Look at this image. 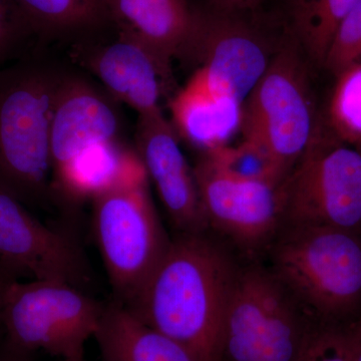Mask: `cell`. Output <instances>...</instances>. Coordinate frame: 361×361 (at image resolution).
Instances as JSON below:
<instances>
[{
    "label": "cell",
    "instance_id": "cell-19",
    "mask_svg": "<svg viewBox=\"0 0 361 361\" xmlns=\"http://www.w3.org/2000/svg\"><path fill=\"white\" fill-rule=\"evenodd\" d=\"M329 104V121L341 141L361 144V61L336 75Z\"/></svg>",
    "mask_w": 361,
    "mask_h": 361
},
{
    "label": "cell",
    "instance_id": "cell-24",
    "mask_svg": "<svg viewBox=\"0 0 361 361\" xmlns=\"http://www.w3.org/2000/svg\"><path fill=\"white\" fill-rule=\"evenodd\" d=\"M208 6L224 13H255L268 0H207Z\"/></svg>",
    "mask_w": 361,
    "mask_h": 361
},
{
    "label": "cell",
    "instance_id": "cell-3",
    "mask_svg": "<svg viewBox=\"0 0 361 361\" xmlns=\"http://www.w3.org/2000/svg\"><path fill=\"white\" fill-rule=\"evenodd\" d=\"M266 252L267 267L316 324L339 326L361 315V237L281 226Z\"/></svg>",
    "mask_w": 361,
    "mask_h": 361
},
{
    "label": "cell",
    "instance_id": "cell-27",
    "mask_svg": "<svg viewBox=\"0 0 361 361\" xmlns=\"http://www.w3.org/2000/svg\"><path fill=\"white\" fill-rule=\"evenodd\" d=\"M0 361H30V355L18 353L6 346V350L0 353Z\"/></svg>",
    "mask_w": 361,
    "mask_h": 361
},
{
    "label": "cell",
    "instance_id": "cell-23",
    "mask_svg": "<svg viewBox=\"0 0 361 361\" xmlns=\"http://www.w3.org/2000/svg\"><path fill=\"white\" fill-rule=\"evenodd\" d=\"M298 361H350L348 339L341 325H317Z\"/></svg>",
    "mask_w": 361,
    "mask_h": 361
},
{
    "label": "cell",
    "instance_id": "cell-20",
    "mask_svg": "<svg viewBox=\"0 0 361 361\" xmlns=\"http://www.w3.org/2000/svg\"><path fill=\"white\" fill-rule=\"evenodd\" d=\"M232 174L246 179L265 180L280 185L283 180L271 157L255 142L243 139L237 146L229 144L204 149Z\"/></svg>",
    "mask_w": 361,
    "mask_h": 361
},
{
    "label": "cell",
    "instance_id": "cell-7",
    "mask_svg": "<svg viewBox=\"0 0 361 361\" xmlns=\"http://www.w3.org/2000/svg\"><path fill=\"white\" fill-rule=\"evenodd\" d=\"M106 306L66 282L16 279L4 293L0 323L6 345L18 353L44 350L61 360L82 357Z\"/></svg>",
    "mask_w": 361,
    "mask_h": 361
},
{
    "label": "cell",
    "instance_id": "cell-10",
    "mask_svg": "<svg viewBox=\"0 0 361 361\" xmlns=\"http://www.w3.org/2000/svg\"><path fill=\"white\" fill-rule=\"evenodd\" d=\"M0 263L18 278L58 280L82 287L89 264L70 235L40 222L0 187Z\"/></svg>",
    "mask_w": 361,
    "mask_h": 361
},
{
    "label": "cell",
    "instance_id": "cell-25",
    "mask_svg": "<svg viewBox=\"0 0 361 361\" xmlns=\"http://www.w3.org/2000/svg\"><path fill=\"white\" fill-rule=\"evenodd\" d=\"M341 326L348 339L350 361H361V315Z\"/></svg>",
    "mask_w": 361,
    "mask_h": 361
},
{
    "label": "cell",
    "instance_id": "cell-1",
    "mask_svg": "<svg viewBox=\"0 0 361 361\" xmlns=\"http://www.w3.org/2000/svg\"><path fill=\"white\" fill-rule=\"evenodd\" d=\"M240 267L210 231L176 233L141 292L126 307L199 361H220L226 312Z\"/></svg>",
    "mask_w": 361,
    "mask_h": 361
},
{
    "label": "cell",
    "instance_id": "cell-8",
    "mask_svg": "<svg viewBox=\"0 0 361 361\" xmlns=\"http://www.w3.org/2000/svg\"><path fill=\"white\" fill-rule=\"evenodd\" d=\"M279 199L281 226L336 228L361 237V152L320 128L280 183Z\"/></svg>",
    "mask_w": 361,
    "mask_h": 361
},
{
    "label": "cell",
    "instance_id": "cell-12",
    "mask_svg": "<svg viewBox=\"0 0 361 361\" xmlns=\"http://www.w3.org/2000/svg\"><path fill=\"white\" fill-rule=\"evenodd\" d=\"M118 104L101 85L68 68L52 111L51 180L92 145L123 139Z\"/></svg>",
    "mask_w": 361,
    "mask_h": 361
},
{
    "label": "cell",
    "instance_id": "cell-11",
    "mask_svg": "<svg viewBox=\"0 0 361 361\" xmlns=\"http://www.w3.org/2000/svg\"><path fill=\"white\" fill-rule=\"evenodd\" d=\"M68 56L71 63L94 75L118 103L134 109L139 116L161 113V97L172 90L169 73L153 52L116 30L110 40L92 35L73 40Z\"/></svg>",
    "mask_w": 361,
    "mask_h": 361
},
{
    "label": "cell",
    "instance_id": "cell-18",
    "mask_svg": "<svg viewBox=\"0 0 361 361\" xmlns=\"http://www.w3.org/2000/svg\"><path fill=\"white\" fill-rule=\"evenodd\" d=\"M360 0H283L281 23L306 58L324 63L342 20Z\"/></svg>",
    "mask_w": 361,
    "mask_h": 361
},
{
    "label": "cell",
    "instance_id": "cell-22",
    "mask_svg": "<svg viewBox=\"0 0 361 361\" xmlns=\"http://www.w3.org/2000/svg\"><path fill=\"white\" fill-rule=\"evenodd\" d=\"M33 37L14 0H0V68L20 59Z\"/></svg>",
    "mask_w": 361,
    "mask_h": 361
},
{
    "label": "cell",
    "instance_id": "cell-9",
    "mask_svg": "<svg viewBox=\"0 0 361 361\" xmlns=\"http://www.w3.org/2000/svg\"><path fill=\"white\" fill-rule=\"evenodd\" d=\"M193 171L209 231L248 259L266 252L281 227L279 185L232 174L204 151Z\"/></svg>",
    "mask_w": 361,
    "mask_h": 361
},
{
    "label": "cell",
    "instance_id": "cell-13",
    "mask_svg": "<svg viewBox=\"0 0 361 361\" xmlns=\"http://www.w3.org/2000/svg\"><path fill=\"white\" fill-rule=\"evenodd\" d=\"M135 149L177 233L209 231L193 168L163 111L137 116Z\"/></svg>",
    "mask_w": 361,
    "mask_h": 361
},
{
    "label": "cell",
    "instance_id": "cell-14",
    "mask_svg": "<svg viewBox=\"0 0 361 361\" xmlns=\"http://www.w3.org/2000/svg\"><path fill=\"white\" fill-rule=\"evenodd\" d=\"M111 23L141 42L173 73L174 59H191L196 9L186 0H108Z\"/></svg>",
    "mask_w": 361,
    "mask_h": 361
},
{
    "label": "cell",
    "instance_id": "cell-4",
    "mask_svg": "<svg viewBox=\"0 0 361 361\" xmlns=\"http://www.w3.org/2000/svg\"><path fill=\"white\" fill-rule=\"evenodd\" d=\"M92 201L94 238L115 301L129 306L171 241L152 200L146 169L118 180Z\"/></svg>",
    "mask_w": 361,
    "mask_h": 361
},
{
    "label": "cell",
    "instance_id": "cell-21",
    "mask_svg": "<svg viewBox=\"0 0 361 361\" xmlns=\"http://www.w3.org/2000/svg\"><path fill=\"white\" fill-rule=\"evenodd\" d=\"M361 61V0L337 27L323 66L337 75Z\"/></svg>",
    "mask_w": 361,
    "mask_h": 361
},
{
    "label": "cell",
    "instance_id": "cell-2",
    "mask_svg": "<svg viewBox=\"0 0 361 361\" xmlns=\"http://www.w3.org/2000/svg\"><path fill=\"white\" fill-rule=\"evenodd\" d=\"M68 68L39 49L0 68V187L26 207L54 203L51 123Z\"/></svg>",
    "mask_w": 361,
    "mask_h": 361
},
{
    "label": "cell",
    "instance_id": "cell-6",
    "mask_svg": "<svg viewBox=\"0 0 361 361\" xmlns=\"http://www.w3.org/2000/svg\"><path fill=\"white\" fill-rule=\"evenodd\" d=\"M306 59L289 37L273 54L243 106V139L265 149L283 180L322 128Z\"/></svg>",
    "mask_w": 361,
    "mask_h": 361
},
{
    "label": "cell",
    "instance_id": "cell-17",
    "mask_svg": "<svg viewBox=\"0 0 361 361\" xmlns=\"http://www.w3.org/2000/svg\"><path fill=\"white\" fill-rule=\"evenodd\" d=\"M37 39L75 40L111 23L108 0H14Z\"/></svg>",
    "mask_w": 361,
    "mask_h": 361
},
{
    "label": "cell",
    "instance_id": "cell-16",
    "mask_svg": "<svg viewBox=\"0 0 361 361\" xmlns=\"http://www.w3.org/2000/svg\"><path fill=\"white\" fill-rule=\"evenodd\" d=\"M169 106L177 135L200 151L227 145L241 128L243 111L216 103L189 84L175 92Z\"/></svg>",
    "mask_w": 361,
    "mask_h": 361
},
{
    "label": "cell",
    "instance_id": "cell-28",
    "mask_svg": "<svg viewBox=\"0 0 361 361\" xmlns=\"http://www.w3.org/2000/svg\"><path fill=\"white\" fill-rule=\"evenodd\" d=\"M59 361H85V358L84 356H82V357L65 358V360H61Z\"/></svg>",
    "mask_w": 361,
    "mask_h": 361
},
{
    "label": "cell",
    "instance_id": "cell-15",
    "mask_svg": "<svg viewBox=\"0 0 361 361\" xmlns=\"http://www.w3.org/2000/svg\"><path fill=\"white\" fill-rule=\"evenodd\" d=\"M94 338L104 361H199L189 349L115 300L106 303Z\"/></svg>",
    "mask_w": 361,
    "mask_h": 361
},
{
    "label": "cell",
    "instance_id": "cell-26",
    "mask_svg": "<svg viewBox=\"0 0 361 361\" xmlns=\"http://www.w3.org/2000/svg\"><path fill=\"white\" fill-rule=\"evenodd\" d=\"M16 279H20V278L16 276L13 271L0 263V319H1L2 300H4V293L9 283Z\"/></svg>",
    "mask_w": 361,
    "mask_h": 361
},
{
    "label": "cell",
    "instance_id": "cell-5",
    "mask_svg": "<svg viewBox=\"0 0 361 361\" xmlns=\"http://www.w3.org/2000/svg\"><path fill=\"white\" fill-rule=\"evenodd\" d=\"M315 326L269 268L251 261L230 297L220 361H298Z\"/></svg>",
    "mask_w": 361,
    "mask_h": 361
}]
</instances>
